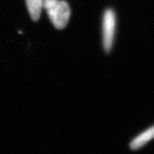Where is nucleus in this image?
Masks as SVG:
<instances>
[{"label": "nucleus", "mask_w": 154, "mask_h": 154, "mask_svg": "<svg viewBox=\"0 0 154 154\" xmlns=\"http://www.w3.org/2000/svg\"><path fill=\"white\" fill-rule=\"evenodd\" d=\"M42 7H43L44 9L47 8L48 6L51 5V4L54 3L55 2H57V0H41Z\"/></svg>", "instance_id": "obj_5"}, {"label": "nucleus", "mask_w": 154, "mask_h": 154, "mask_svg": "<svg viewBox=\"0 0 154 154\" xmlns=\"http://www.w3.org/2000/svg\"><path fill=\"white\" fill-rule=\"evenodd\" d=\"M26 7L31 18L33 21H37L41 15L43 8L41 0H26Z\"/></svg>", "instance_id": "obj_4"}, {"label": "nucleus", "mask_w": 154, "mask_h": 154, "mask_svg": "<svg viewBox=\"0 0 154 154\" xmlns=\"http://www.w3.org/2000/svg\"><path fill=\"white\" fill-rule=\"evenodd\" d=\"M154 139V125L148 127L133 138L130 143L132 150H138Z\"/></svg>", "instance_id": "obj_3"}, {"label": "nucleus", "mask_w": 154, "mask_h": 154, "mask_svg": "<svg viewBox=\"0 0 154 154\" xmlns=\"http://www.w3.org/2000/svg\"><path fill=\"white\" fill-rule=\"evenodd\" d=\"M52 24L57 29H63L68 24L71 16V9L65 1L57 0L45 8Z\"/></svg>", "instance_id": "obj_2"}, {"label": "nucleus", "mask_w": 154, "mask_h": 154, "mask_svg": "<svg viewBox=\"0 0 154 154\" xmlns=\"http://www.w3.org/2000/svg\"><path fill=\"white\" fill-rule=\"evenodd\" d=\"M116 34V16L114 11L107 9L102 18L101 42L102 47L106 53L109 54L114 46Z\"/></svg>", "instance_id": "obj_1"}]
</instances>
